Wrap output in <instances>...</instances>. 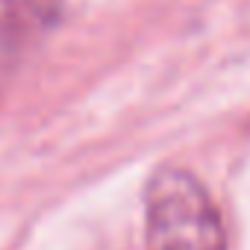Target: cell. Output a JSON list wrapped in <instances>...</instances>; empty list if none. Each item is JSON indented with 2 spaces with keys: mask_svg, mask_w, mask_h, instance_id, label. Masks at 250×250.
I'll list each match as a JSON object with an SVG mask.
<instances>
[{
  "mask_svg": "<svg viewBox=\"0 0 250 250\" xmlns=\"http://www.w3.org/2000/svg\"><path fill=\"white\" fill-rule=\"evenodd\" d=\"M147 250H227L224 221L203 183L183 168H162L145 194Z\"/></svg>",
  "mask_w": 250,
  "mask_h": 250,
  "instance_id": "cell-1",
  "label": "cell"
},
{
  "mask_svg": "<svg viewBox=\"0 0 250 250\" xmlns=\"http://www.w3.org/2000/svg\"><path fill=\"white\" fill-rule=\"evenodd\" d=\"M62 0H0V83L56 24Z\"/></svg>",
  "mask_w": 250,
  "mask_h": 250,
  "instance_id": "cell-2",
  "label": "cell"
}]
</instances>
